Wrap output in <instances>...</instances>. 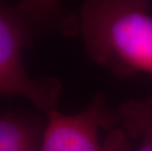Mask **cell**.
I'll return each instance as SVG.
<instances>
[{
  "label": "cell",
  "mask_w": 152,
  "mask_h": 151,
  "mask_svg": "<svg viewBox=\"0 0 152 151\" xmlns=\"http://www.w3.org/2000/svg\"><path fill=\"white\" fill-rule=\"evenodd\" d=\"M79 33V17L56 1H0V95L23 96L46 115L58 110L62 85L56 78H33L23 64V52L37 35Z\"/></svg>",
  "instance_id": "cell-1"
},
{
  "label": "cell",
  "mask_w": 152,
  "mask_h": 151,
  "mask_svg": "<svg viewBox=\"0 0 152 151\" xmlns=\"http://www.w3.org/2000/svg\"><path fill=\"white\" fill-rule=\"evenodd\" d=\"M79 33L89 58L119 78H152V15L141 0H87Z\"/></svg>",
  "instance_id": "cell-2"
},
{
  "label": "cell",
  "mask_w": 152,
  "mask_h": 151,
  "mask_svg": "<svg viewBox=\"0 0 152 151\" xmlns=\"http://www.w3.org/2000/svg\"><path fill=\"white\" fill-rule=\"evenodd\" d=\"M128 137L116 111L97 93L79 113L47 115L40 151H128Z\"/></svg>",
  "instance_id": "cell-3"
},
{
  "label": "cell",
  "mask_w": 152,
  "mask_h": 151,
  "mask_svg": "<svg viewBox=\"0 0 152 151\" xmlns=\"http://www.w3.org/2000/svg\"><path fill=\"white\" fill-rule=\"evenodd\" d=\"M45 124L27 114L0 113V151H40Z\"/></svg>",
  "instance_id": "cell-4"
},
{
  "label": "cell",
  "mask_w": 152,
  "mask_h": 151,
  "mask_svg": "<svg viewBox=\"0 0 152 151\" xmlns=\"http://www.w3.org/2000/svg\"><path fill=\"white\" fill-rule=\"evenodd\" d=\"M137 151H152V136L142 139V144Z\"/></svg>",
  "instance_id": "cell-5"
}]
</instances>
